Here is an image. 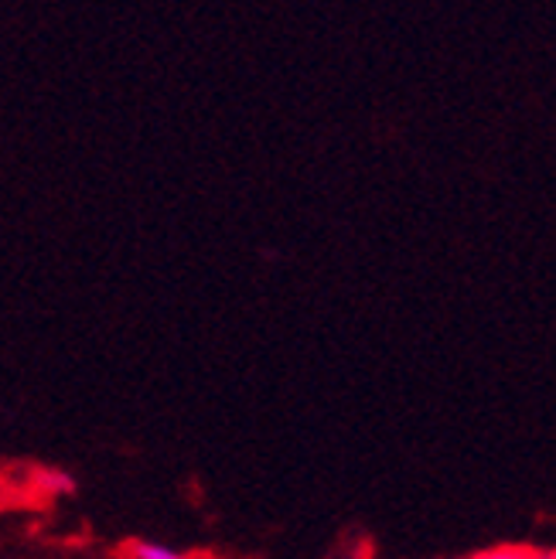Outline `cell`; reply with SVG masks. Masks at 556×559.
Returning a JSON list of instances; mask_svg holds the SVG:
<instances>
[{"instance_id": "6da1fadb", "label": "cell", "mask_w": 556, "mask_h": 559, "mask_svg": "<svg viewBox=\"0 0 556 559\" xmlns=\"http://www.w3.org/2000/svg\"><path fill=\"white\" fill-rule=\"evenodd\" d=\"M464 559H556V556L553 549H536V546H495V549H482Z\"/></svg>"}, {"instance_id": "7a4b0ae2", "label": "cell", "mask_w": 556, "mask_h": 559, "mask_svg": "<svg viewBox=\"0 0 556 559\" xmlns=\"http://www.w3.org/2000/svg\"><path fill=\"white\" fill-rule=\"evenodd\" d=\"M130 559H188V556L168 543L141 539V543H130Z\"/></svg>"}]
</instances>
